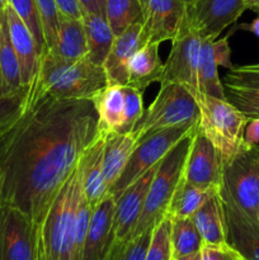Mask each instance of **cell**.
<instances>
[{"label":"cell","instance_id":"cell-20","mask_svg":"<svg viewBox=\"0 0 259 260\" xmlns=\"http://www.w3.org/2000/svg\"><path fill=\"white\" fill-rule=\"evenodd\" d=\"M116 201L107 196L93 210L81 260H103L113 243V215Z\"/></svg>","mask_w":259,"mask_h":260},{"label":"cell","instance_id":"cell-32","mask_svg":"<svg viewBox=\"0 0 259 260\" xmlns=\"http://www.w3.org/2000/svg\"><path fill=\"white\" fill-rule=\"evenodd\" d=\"M152 230L145 231L128 240L113 241L103 260H145Z\"/></svg>","mask_w":259,"mask_h":260},{"label":"cell","instance_id":"cell-27","mask_svg":"<svg viewBox=\"0 0 259 260\" xmlns=\"http://www.w3.org/2000/svg\"><path fill=\"white\" fill-rule=\"evenodd\" d=\"M84 28H85L88 55L86 57L95 65L103 66L116 36L112 32L106 14L84 13Z\"/></svg>","mask_w":259,"mask_h":260},{"label":"cell","instance_id":"cell-30","mask_svg":"<svg viewBox=\"0 0 259 260\" xmlns=\"http://www.w3.org/2000/svg\"><path fill=\"white\" fill-rule=\"evenodd\" d=\"M172 221L170 244L173 259L182 258L201 251L203 240L192 218L169 217Z\"/></svg>","mask_w":259,"mask_h":260},{"label":"cell","instance_id":"cell-12","mask_svg":"<svg viewBox=\"0 0 259 260\" xmlns=\"http://www.w3.org/2000/svg\"><path fill=\"white\" fill-rule=\"evenodd\" d=\"M221 203L225 217L226 244L241 259L259 260V221L246 215L221 184Z\"/></svg>","mask_w":259,"mask_h":260},{"label":"cell","instance_id":"cell-3","mask_svg":"<svg viewBox=\"0 0 259 260\" xmlns=\"http://www.w3.org/2000/svg\"><path fill=\"white\" fill-rule=\"evenodd\" d=\"M81 193L79 165L53 198L37 226L38 260H76V208Z\"/></svg>","mask_w":259,"mask_h":260},{"label":"cell","instance_id":"cell-31","mask_svg":"<svg viewBox=\"0 0 259 260\" xmlns=\"http://www.w3.org/2000/svg\"><path fill=\"white\" fill-rule=\"evenodd\" d=\"M104 14L116 37L124 32L130 25L142 22L140 0H106Z\"/></svg>","mask_w":259,"mask_h":260},{"label":"cell","instance_id":"cell-39","mask_svg":"<svg viewBox=\"0 0 259 260\" xmlns=\"http://www.w3.org/2000/svg\"><path fill=\"white\" fill-rule=\"evenodd\" d=\"M201 256H202V260H234L235 251L229 248L228 245H203L201 249Z\"/></svg>","mask_w":259,"mask_h":260},{"label":"cell","instance_id":"cell-1","mask_svg":"<svg viewBox=\"0 0 259 260\" xmlns=\"http://www.w3.org/2000/svg\"><path fill=\"white\" fill-rule=\"evenodd\" d=\"M99 132L93 101L57 99L29 89L24 113L0 136V203L40 225Z\"/></svg>","mask_w":259,"mask_h":260},{"label":"cell","instance_id":"cell-25","mask_svg":"<svg viewBox=\"0 0 259 260\" xmlns=\"http://www.w3.org/2000/svg\"><path fill=\"white\" fill-rule=\"evenodd\" d=\"M91 101L98 114L99 131L119 132L124 121L123 85L107 84Z\"/></svg>","mask_w":259,"mask_h":260},{"label":"cell","instance_id":"cell-50","mask_svg":"<svg viewBox=\"0 0 259 260\" xmlns=\"http://www.w3.org/2000/svg\"><path fill=\"white\" fill-rule=\"evenodd\" d=\"M236 255H238V254H236ZM238 260H244V259H241V258H240V256H239V255H238Z\"/></svg>","mask_w":259,"mask_h":260},{"label":"cell","instance_id":"cell-36","mask_svg":"<svg viewBox=\"0 0 259 260\" xmlns=\"http://www.w3.org/2000/svg\"><path fill=\"white\" fill-rule=\"evenodd\" d=\"M142 93L136 88L130 85H123V96H124V121L119 132L127 134L134 131L135 126L144 114V101H142Z\"/></svg>","mask_w":259,"mask_h":260},{"label":"cell","instance_id":"cell-35","mask_svg":"<svg viewBox=\"0 0 259 260\" xmlns=\"http://www.w3.org/2000/svg\"><path fill=\"white\" fill-rule=\"evenodd\" d=\"M35 2L45 36L46 47L47 50H52L57 40L61 13L55 0H35Z\"/></svg>","mask_w":259,"mask_h":260},{"label":"cell","instance_id":"cell-7","mask_svg":"<svg viewBox=\"0 0 259 260\" xmlns=\"http://www.w3.org/2000/svg\"><path fill=\"white\" fill-rule=\"evenodd\" d=\"M197 127L198 123L161 129L137 142L121 177L109 189V194L116 201L132 183L141 178L154 165L159 164L178 142L182 141Z\"/></svg>","mask_w":259,"mask_h":260},{"label":"cell","instance_id":"cell-2","mask_svg":"<svg viewBox=\"0 0 259 260\" xmlns=\"http://www.w3.org/2000/svg\"><path fill=\"white\" fill-rule=\"evenodd\" d=\"M107 84L102 65H95L88 57L63 60L46 50L41 56L38 73L29 89L38 95L91 101Z\"/></svg>","mask_w":259,"mask_h":260},{"label":"cell","instance_id":"cell-42","mask_svg":"<svg viewBox=\"0 0 259 260\" xmlns=\"http://www.w3.org/2000/svg\"><path fill=\"white\" fill-rule=\"evenodd\" d=\"M84 13H96L104 14V3L106 0H79Z\"/></svg>","mask_w":259,"mask_h":260},{"label":"cell","instance_id":"cell-26","mask_svg":"<svg viewBox=\"0 0 259 260\" xmlns=\"http://www.w3.org/2000/svg\"><path fill=\"white\" fill-rule=\"evenodd\" d=\"M48 51L68 61L86 57L88 42L83 19L69 18L61 14L56 45L52 50Z\"/></svg>","mask_w":259,"mask_h":260},{"label":"cell","instance_id":"cell-41","mask_svg":"<svg viewBox=\"0 0 259 260\" xmlns=\"http://www.w3.org/2000/svg\"><path fill=\"white\" fill-rule=\"evenodd\" d=\"M244 140L251 146L259 144V118L249 119L244 131Z\"/></svg>","mask_w":259,"mask_h":260},{"label":"cell","instance_id":"cell-49","mask_svg":"<svg viewBox=\"0 0 259 260\" xmlns=\"http://www.w3.org/2000/svg\"><path fill=\"white\" fill-rule=\"evenodd\" d=\"M234 260H238V255H236V253H235V258H234Z\"/></svg>","mask_w":259,"mask_h":260},{"label":"cell","instance_id":"cell-23","mask_svg":"<svg viewBox=\"0 0 259 260\" xmlns=\"http://www.w3.org/2000/svg\"><path fill=\"white\" fill-rule=\"evenodd\" d=\"M159 42H146L140 47L128 63L127 85L144 91L152 83H160L164 63L159 56Z\"/></svg>","mask_w":259,"mask_h":260},{"label":"cell","instance_id":"cell-40","mask_svg":"<svg viewBox=\"0 0 259 260\" xmlns=\"http://www.w3.org/2000/svg\"><path fill=\"white\" fill-rule=\"evenodd\" d=\"M55 2L62 15L75 19H83L84 10L79 0H55Z\"/></svg>","mask_w":259,"mask_h":260},{"label":"cell","instance_id":"cell-17","mask_svg":"<svg viewBox=\"0 0 259 260\" xmlns=\"http://www.w3.org/2000/svg\"><path fill=\"white\" fill-rule=\"evenodd\" d=\"M226 99L249 117L259 109V63L235 66L223 78Z\"/></svg>","mask_w":259,"mask_h":260},{"label":"cell","instance_id":"cell-38","mask_svg":"<svg viewBox=\"0 0 259 260\" xmlns=\"http://www.w3.org/2000/svg\"><path fill=\"white\" fill-rule=\"evenodd\" d=\"M212 50L218 66H222L228 70L234 68V63L231 62V48L230 45H229L228 37L212 41Z\"/></svg>","mask_w":259,"mask_h":260},{"label":"cell","instance_id":"cell-18","mask_svg":"<svg viewBox=\"0 0 259 260\" xmlns=\"http://www.w3.org/2000/svg\"><path fill=\"white\" fill-rule=\"evenodd\" d=\"M104 134L89 145L79 159V169L81 175V189L90 207L95 208L109 194L103 172Z\"/></svg>","mask_w":259,"mask_h":260},{"label":"cell","instance_id":"cell-19","mask_svg":"<svg viewBox=\"0 0 259 260\" xmlns=\"http://www.w3.org/2000/svg\"><path fill=\"white\" fill-rule=\"evenodd\" d=\"M5 15L12 45L19 62L22 83L27 88H30L40 68V51L30 30L9 4L5 10Z\"/></svg>","mask_w":259,"mask_h":260},{"label":"cell","instance_id":"cell-13","mask_svg":"<svg viewBox=\"0 0 259 260\" xmlns=\"http://www.w3.org/2000/svg\"><path fill=\"white\" fill-rule=\"evenodd\" d=\"M183 178L201 188H220L222 184V160L212 142L197 128L192 139Z\"/></svg>","mask_w":259,"mask_h":260},{"label":"cell","instance_id":"cell-34","mask_svg":"<svg viewBox=\"0 0 259 260\" xmlns=\"http://www.w3.org/2000/svg\"><path fill=\"white\" fill-rule=\"evenodd\" d=\"M170 231L172 221L169 217H164L152 230L145 260H173Z\"/></svg>","mask_w":259,"mask_h":260},{"label":"cell","instance_id":"cell-11","mask_svg":"<svg viewBox=\"0 0 259 260\" xmlns=\"http://www.w3.org/2000/svg\"><path fill=\"white\" fill-rule=\"evenodd\" d=\"M246 9H249V0H193L187 4L185 14L201 40L215 41Z\"/></svg>","mask_w":259,"mask_h":260},{"label":"cell","instance_id":"cell-9","mask_svg":"<svg viewBox=\"0 0 259 260\" xmlns=\"http://www.w3.org/2000/svg\"><path fill=\"white\" fill-rule=\"evenodd\" d=\"M201 42L200 35L184 13L178 33L172 40V50L164 62L160 85L178 83L189 89L193 95L198 93L197 71Z\"/></svg>","mask_w":259,"mask_h":260},{"label":"cell","instance_id":"cell-24","mask_svg":"<svg viewBox=\"0 0 259 260\" xmlns=\"http://www.w3.org/2000/svg\"><path fill=\"white\" fill-rule=\"evenodd\" d=\"M220 190V189H218ZM211 196L200 210L192 216V220L203 240V245L225 246V217H223L222 203L220 193Z\"/></svg>","mask_w":259,"mask_h":260},{"label":"cell","instance_id":"cell-43","mask_svg":"<svg viewBox=\"0 0 259 260\" xmlns=\"http://www.w3.org/2000/svg\"><path fill=\"white\" fill-rule=\"evenodd\" d=\"M256 13H258V17H256L255 19L253 20V22L248 23V24H241L239 28H241V29L249 30V32H251L253 35H255L256 37L259 38V10Z\"/></svg>","mask_w":259,"mask_h":260},{"label":"cell","instance_id":"cell-37","mask_svg":"<svg viewBox=\"0 0 259 260\" xmlns=\"http://www.w3.org/2000/svg\"><path fill=\"white\" fill-rule=\"evenodd\" d=\"M27 103L12 101L3 93L2 81H0V136L7 134L18 119L24 113Z\"/></svg>","mask_w":259,"mask_h":260},{"label":"cell","instance_id":"cell-22","mask_svg":"<svg viewBox=\"0 0 259 260\" xmlns=\"http://www.w3.org/2000/svg\"><path fill=\"white\" fill-rule=\"evenodd\" d=\"M136 145L137 140L134 132L104 134L103 172L108 192L117 182V179L121 177Z\"/></svg>","mask_w":259,"mask_h":260},{"label":"cell","instance_id":"cell-48","mask_svg":"<svg viewBox=\"0 0 259 260\" xmlns=\"http://www.w3.org/2000/svg\"><path fill=\"white\" fill-rule=\"evenodd\" d=\"M180 2L185 3V4H189V3H192V2H193V0H180Z\"/></svg>","mask_w":259,"mask_h":260},{"label":"cell","instance_id":"cell-45","mask_svg":"<svg viewBox=\"0 0 259 260\" xmlns=\"http://www.w3.org/2000/svg\"><path fill=\"white\" fill-rule=\"evenodd\" d=\"M8 7V0H0V18L5 15V10Z\"/></svg>","mask_w":259,"mask_h":260},{"label":"cell","instance_id":"cell-44","mask_svg":"<svg viewBox=\"0 0 259 260\" xmlns=\"http://www.w3.org/2000/svg\"><path fill=\"white\" fill-rule=\"evenodd\" d=\"M173 260H202V256H201V251H198V253L190 254V255H185V256H182V258L173 259Z\"/></svg>","mask_w":259,"mask_h":260},{"label":"cell","instance_id":"cell-33","mask_svg":"<svg viewBox=\"0 0 259 260\" xmlns=\"http://www.w3.org/2000/svg\"><path fill=\"white\" fill-rule=\"evenodd\" d=\"M8 4L19 15L20 19L24 22L28 29L30 30L38 51H40V55L42 56V53L47 50V47H46L45 36H43L42 25H41L40 17H38L36 2L35 0H8Z\"/></svg>","mask_w":259,"mask_h":260},{"label":"cell","instance_id":"cell-29","mask_svg":"<svg viewBox=\"0 0 259 260\" xmlns=\"http://www.w3.org/2000/svg\"><path fill=\"white\" fill-rule=\"evenodd\" d=\"M217 68L218 65L213 56L212 41L202 40L197 71L198 91L218 99H226L225 86L218 78Z\"/></svg>","mask_w":259,"mask_h":260},{"label":"cell","instance_id":"cell-8","mask_svg":"<svg viewBox=\"0 0 259 260\" xmlns=\"http://www.w3.org/2000/svg\"><path fill=\"white\" fill-rule=\"evenodd\" d=\"M222 185L236 205L253 220L259 221V154L246 145L222 164Z\"/></svg>","mask_w":259,"mask_h":260},{"label":"cell","instance_id":"cell-15","mask_svg":"<svg viewBox=\"0 0 259 260\" xmlns=\"http://www.w3.org/2000/svg\"><path fill=\"white\" fill-rule=\"evenodd\" d=\"M160 162L154 165L150 170H147L136 182L132 183L116 200L113 228H112L113 241H123L131 238L140 215H141L142 208H144L145 200H146L151 180L156 173L157 168H159Z\"/></svg>","mask_w":259,"mask_h":260},{"label":"cell","instance_id":"cell-51","mask_svg":"<svg viewBox=\"0 0 259 260\" xmlns=\"http://www.w3.org/2000/svg\"><path fill=\"white\" fill-rule=\"evenodd\" d=\"M256 150H258V154H259V146H258V145H256Z\"/></svg>","mask_w":259,"mask_h":260},{"label":"cell","instance_id":"cell-16","mask_svg":"<svg viewBox=\"0 0 259 260\" xmlns=\"http://www.w3.org/2000/svg\"><path fill=\"white\" fill-rule=\"evenodd\" d=\"M146 43L144 37V24L137 22L130 25L124 32L114 38L111 51L103 63L108 84L127 85L128 63L134 53Z\"/></svg>","mask_w":259,"mask_h":260},{"label":"cell","instance_id":"cell-14","mask_svg":"<svg viewBox=\"0 0 259 260\" xmlns=\"http://www.w3.org/2000/svg\"><path fill=\"white\" fill-rule=\"evenodd\" d=\"M146 42L172 41L178 33L187 4L180 0H140Z\"/></svg>","mask_w":259,"mask_h":260},{"label":"cell","instance_id":"cell-10","mask_svg":"<svg viewBox=\"0 0 259 260\" xmlns=\"http://www.w3.org/2000/svg\"><path fill=\"white\" fill-rule=\"evenodd\" d=\"M0 260H38L37 226L22 211L2 203Z\"/></svg>","mask_w":259,"mask_h":260},{"label":"cell","instance_id":"cell-47","mask_svg":"<svg viewBox=\"0 0 259 260\" xmlns=\"http://www.w3.org/2000/svg\"><path fill=\"white\" fill-rule=\"evenodd\" d=\"M248 118L249 119H250V118H259V109L256 112H254L253 114H250V116H249Z\"/></svg>","mask_w":259,"mask_h":260},{"label":"cell","instance_id":"cell-28","mask_svg":"<svg viewBox=\"0 0 259 260\" xmlns=\"http://www.w3.org/2000/svg\"><path fill=\"white\" fill-rule=\"evenodd\" d=\"M218 189L220 188H201L189 184L182 177L168 207L167 217L190 218Z\"/></svg>","mask_w":259,"mask_h":260},{"label":"cell","instance_id":"cell-21","mask_svg":"<svg viewBox=\"0 0 259 260\" xmlns=\"http://www.w3.org/2000/svg\"><path fill=\"white\" fill-rule=\"evenodd\" d=\"M0 81L7 98L27 103L29 88L22 83L19 62L8 29L7 15L0 18Z\"/></svg>","mask_w":259,"mask_h":260},{"label":"cell","instance_id":"cell-4","mask_svg":"<svg viewBox=\"0 0 259 260\" xmlns=\"http://www.w3.org/2000/svg\"><path fill=\"white\" fill-rule=\"evenodd\" d=\"M200 108L198 129L205 134L220 154L222 164L246 146L244 131L249 118L228 99L196 93Z\"/></svg>","mask_w":259,"mask_h":260},{"label":"cell","instance_id":"cell-5","mask_svg":"<svg viewBox=\"0 0 259 260\" xmlns=\"http://www.w3.org/2000/svg\"><path fill=\"white\" fill-rule=\"evenodd\" d=\"M197 128L178 142L161 160L151 180L144 208L131 238L139 236L147 230H152L163 218L167 217L168 207L183 177L188 151Z\"/></svg>","mask_w":259,"mask_h":260},{"label":"cell","instance_id":"cell-46","mask_svg":"<svg viewBox=\"0 0 259 260\" xmlns=\"http://www.w3.org/2000/svg\"><path fill=\"white\" fill-rule=\"evenodd\" d=\"M249 9L258 12L259 10V0H249Z\"/></svg>","mask_w":259,"mask_h":260},{"label":"cell","instance_id":"cell-6","mask_svg":"<svg viewBox=\"0 0 259 260\" xmlns=\"http://www.w3.org/2000/svg\"><path fill=\"white\" fill-rule=\"evenodd\" d=\"M200 108L189 89L178 83L161 84L160 91L134 128L137 142L172 127L196 124Z\"/></svg>","mask_w":259,"mask_h":260}]
</instances>
